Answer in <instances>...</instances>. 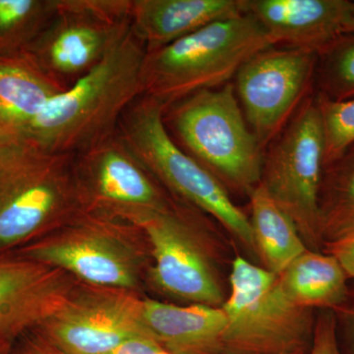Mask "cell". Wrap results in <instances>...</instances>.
Listing matches in <instances>:
<instances>
[{
    "label": "cell",
    "instance_id": "cell-17",
    "mask_svg": "<svg viewBox=\"0 0 354 354\" xmlns=\"http://www.w3.org/2000/svg\"><path fill=\"white\" fill-rule=\"evenodd\" d=\"M143 315L151 335L169 354H225L227 317L221 307L145 299Z\"/></svg>",
    "mask_w": 354,
    "mask_h": 354
},
{
    "label": "cell",
    "instance_id": "cell-12",
    "mask_svg": "<svg viewBox=\"0 0 354 354\" xmlns=\"http://www.w3.org/2000/svg\"><path fill=\"white\" fill-rule=\"evenodd\" d=\"M79 190L87 188V198L95 206L115 215L129 212L160 211L171 206L118 133L75 155Z\"/></svg>",
    "mask_w": 354,
    "mask_h": 354
},
{
    "label": "cell",
    "instance_id": "cell-32",
    "mask_svg": "<svg viewBox=\"0 0 354 354\" xmlns=\"http://www.w3.org/2000/svg\"><path fill=\"white\" fill-rule=\"evenodd\" d=\"M290 354H308V351H299V353H295Z\"/></svg>",
    "mask_w": 354,
    "mask_h": 354
},
{
    "label": "cell",
    "instance_id": "cell-21",
    "mask_svg": "<svg viewBox=\"0 0 354 354\" xmlns=\"http://www.w3.org/2000/svg\"><path fill=\"white\" fill-rule=\"evenodd\" d=\"M319 223L324 245L354 234V144L324 167Z\"/></svg>",
    "mask_w": 354,
    "mask_h": 354
},
{
    "label": "cell",
    "instance_id": "cell-26",
    "mask_svg": "<svg viewBox=\"0 0 354 354\" xmlns=\"http://www.w3.org/2000/svg\"><path fill=\"white\" fill-rule=\"evenodd\" d=\"M337 337L341 354H354V290L339 308L335 310Z\"/></svg>",
    "mask_w": 354,
    "mask_h": 354
},
{
    "label": "cell",
    "instance_id": "cell-28",
    "mask_svg": "<svg viewBox=\"0 0 354 354\" xmlns=\"http://www.w3.org/2000/svg\"><path fill=\"white\" fill-rule=\"evenodd\" d=\"M106 354H169L152 335H140L122 342Z\"/></svg>",
    "mask_w": 354,
    "mask_h": 354
},
{
    "label": "cell",
    "instance_id": "cell-3",
    "mask_svg": "<svg viewBox=\"0 0 354 354\" xmlns=\"http://www.w3.org/2000/svg\"><path fill=\"white\" fill-rule=\"evenodd\" d=\"M164 121L177 145L227 190L249 197L259 185L265 151L247 123L232 81L171 104Z\"/></svg>",
    "mask_w": 354,
    "mask_h": 354
},
{
    "label": "cell",
    "instance_id": "cell-18",
    "mask_svg": "<svg viewBox=\"0 0 354 354\" xmlns=\"http://www.w3.org/2000/svg\"><path fill=\"white\" fill-rule=\"evenodd\" d=\"M67 88L29 55L0 60V139L19 136L46 104Z\"/></svg>",
    "mask_w": 354,
    "mask_h": 354
},
{
    "label": "cell",
    "instance_id": "cell-22",
    "mask_svg": "<svg viewBox=\"0 0 354 354\" xmlns=\"http://www.w3.org/2000/svg\"><path fill=\"white\" fill-rule=\"evenodd\" d=\"M314 95L335 102L354 99V34L339 35L317 53Z\"/></svg>",
    "mask_w": 354,
    "mask_h": 354
},
{
    "label": "cell",
    "instance_id": "cell-6",
    "mask_svg": "<svg viewBox=\"0 0 354 354\" xmlns=\"http://www.w3.org/2000/svg\"><path fill=\"white\" fill-rule=\"evenodd\" d=\"M225 354H290L309 351L315 329L313 309L290 301L278 274L237 256L230 272Z\"/></svg>",
    "mask_w": 354,
    "mask_h": 354
},
{
    "label": "cell",
    "instance_id": "cell-14",
    "mask_svg": "<svg viewBox=\"0 0 354 354\" xmlns=\"http://www.w3.org/2000/svg\"><path fill=\"white\" fill-rule=\"evenodd\" d=\"M71 295L64 271L17 258H0V341L39 326Z\"/></svg>",
    "mask_w": 354,
    "mask_h": 354
},
{
    "label": "cell",
    "instance_id": "cell-9",
    "mask_svg": "<svg viewBox=\"0 0 354 354\" xmlns=\"http://www.w3.org/2000/svg\"><path fill=\"white\" fill-rule=\"evenodd\" d=\"M316 62L312 51L274 46L258 51L235 74L237 100L264 151L313 94Z\"/></svg>",
    "mask_w": 354,
    "mask_h": 354
},
{
    "label": "cell",
    "instance_id": "cell-16",
    "mask_svg": "<svg viewBox=\"0 0 354 354\" xmlns=\"http://www.w3.org/2000/svg\"><path fill=\"white\" fill-rule=\"evenodd\" d=\"M244 13L245 0H132V30L151 51Z\"/></svg>",
    "mask_w": 354,
    "mask_h": 354
},
{
    "label": "cell",
    "instance_id": "cell-1",
    "mask_svg": "<svg viewBox=\"0 0 354 354\" xmlns=\"http://www.w3.org/2000/svg\"><path fill=\"white\" fill-rule=\"evenodd\" d=\"M146 53L131 29L102 62L51 99L16 138L50 152L77 155L113 136L142 95Z\"/></svg>",
    "mask_w": 354,
    "mask_h": 354
},
{
    "label": "cell",
    "instance_id": "cell-19",
    "mask_svg": "<svg viewBox=\"0 0 354 354\" xmlns=\"http://www.w3.org/2000/svg\"><path fill=\"white\" fill-rule=\"evenodd\" d=\"M279 285L292 304L308 309L339 308L348 299V276L334 256L306 250L278 274Z\"/></svg>",
    "mask_w": 354,
    "mask_h": 354
},
{
    "label": "cell",
    "instance_id": "cell-4",
    "mask_svg": "<svg viewBox=\"0 0 354 354\" xmlns=\"http://www.w3.org/2000/svg\"><path fill=\"white\" fill-rule=\"evenodd\" d=\"M82 203L75 155L23 139L0 141V250L73 215Z\"/></svg>",
    "mask_w": 354,
    "mask_h": 354
},
{
    "label": "cell",
    "instance_id": "cell-5",
    "mask_svg": "<svg viewBox=\"0 0 354 354\" xmlns=\"http://www.w3.org/2000/svg\"><path fill=\"white\" fill-rule=\"evenodd\" d=\"M164 113L162 104L140 97L121 118L118 134L152 176L191 206L213 216L255 254L249 216L216 176L177 145L165 127Z\"/></svg>",
    "mask_w": 354,
    "mask_h": 354
},
{
    "label": "cell",
    "instance_id": "cell-15",
    "mask_svg": "<svg viewBox=\"0 0 354 354\" xmlns=\"http://www.w3.org/2000/svg\"><path fill=\"white\" fill-rule=\"evenodd\" d=\"M348 0H245L276 46L318 53L342 34Z\"/></svg>",
    "mask_w": 354,
    "mask_h": 354
},
{
    "label": "cell",
    "instance_id": "cell-10",
    "mask_svg": "<svg viewBox=\"0 0 354 354\" xmlns=\"http://www.w3.org/2000/svg\"><path fill=\"white\" fill-rule=\"evenodd\" d=\"M121 216L142 228L150 241L155 261L152 276L160 290L193 304L223 306L227 298L211 256L176 206Z\"/></svg>",
    "mask_w": 354,
    "mask_h": 354
},
{
    "label": "cell",
    "instance_id": "cell-7",
    "mask_svg": "<svg viewBox=\"0 0 354 354\" xmlns=\"http://www.w3.org/2000/svg\"><path fill=\"white\" fill-rule=\"evenodd\" d=\"M324 158L325 136L313 93L266 148L260 184L295 223L307 248L318 252L324 247L319 223Z\"/></svg>",
    "mask_w": 354,
    "mask_h": 354
},
{
    "label": "cell",
    "instance_id": "cell-31",
    "mask_svg": "<svg viewBox=\"0 0 354 354\" xmlns=\"http://www.w3.org/2000/svg\"><path fill=\"white\" fill-rule=\"evenodd\" d=\"M11 342L9 341H0V354H10Z\"/></svg>",
    "mask_w": 354,
    "mask_h": 354
},
{
    "label": "cell",
    "instance_id": "cell-8",
    "mask_svg": "<svg viewBox=\"0 0 354 354\" xmlns=\"http://www.w3.org/2000/svg\"><path fill=\"white\" fill-rule=\"evenodd\" d=\"M57 6L27 55L69 87L131 31L132 0H57Z\"/></svg>",
    "mask_w": 354,
    "mask_h": 354
},
{
    "label": "cell",
    "instance_id": "cell-11",
    "mask_svg": "<svg viewBox=\"0 0 354 354\" xmlns=\"http://www.w3.org/2000/svg\"><path fill=\"white\" fill-rule=\"evenodd\" d=\"M39 327L44 342L65 354H106L128 339L151 335L143 300L118 288L71 293Z\"/></svg>",
    "mask_w": 354,
    "mask_h": 354
},
{
    "label": "cell",
    "instance_id": "cell-25",
    "mask_svg": "<svg viewBox=\"0 0 354 354\" xmlns=\"http://www.w3.org/2000/svg\"><path fill=\"white\" fill-rule=\"evenodd\" d=\"M308 354H341L337 337V320L333 310H321L316 316L315 329Z\"/></svg>",
    "mask_w": 354,
    "mask_h": 354
},
{
    "label": "cell",
    "instance_id": "cell-23",
    "mask_svg": "<svg viewBox=\"0 0 354 354\" xmlns=\"http://www.w3.org/2000/svg\"><path fill=\"white\" fill-rule=\"evenodd\" d=\"M57 0H0V48L32 43L57 13Z\"/></svg>",
    "mask_w": 354,
    "mask_h": 354
},
{
    "label": "cell",
    "instance_id": "cell-20",
    "mask_svg": "<svg viewBox=\"0 0 354 354\" xmlns=\"http://www.w3.org/2000/svg\"><path fill=\"white\" fill-rule=\"evenodd\" d=\"M251 230L256 256L263 268L274 274H281L292 261L305 251L297 225L267 191L259 184L249 195Z\"/></svg>",
    "mask_w": 354,
    "mask_h": 354
},
{
    "label": "cell",
    "instance_id": "cell-30",
    "mask_svg": "<svg viewBox=\"0 0 354 354\" xmlns=\"http://www.w3.org/2000/svg\"><path fill=\"white\" fill-rule=\"evenodd\" d=\"M346 32L354 34V2L351 1L342 24V34H346Z\"/></svg>",
    "mask_w": 354,
    "mask_h": 354
},
{
    "label": "cell",
    "instance_id": "cell-24",
    "mask_svg": "<svg viewBox=\"0 0 354 354\" xmlns=\"http://www.w3.org/2000/svg\"><path fill=\"white\" fill-rule=\"evenodd\" d=\"M315 99L325 136V167L354 144V99L335 102L317 95Z\"/></svg>",
    "mask_w": 354,
    "mask_h": 354
},
{
    "label": "cell",
    "instance_id": "cell-2",
    "mask_svg": "<svg viewBox=\"0 0 354 354\" xmlns=\"http://www.w3.org/2000/svg\"><path fill=\"white\" fill-rule=\"evenodd\" d=\"M276 46L249 13L212 23L174 43L147 51L142 97L165 109L199 91L232 82L258 51Z\"/></svg>",
    "mask_w": 354,
    "mask_h": 354
},
{
    "label": "cell",
    "instance_id": "cell-13",
    "mask_svg": "<svg viewBox=\"0 0 354 354\" xmlns=\"http://www.w3.org/2000/svg\"><path fill=\"white\" fill-rule=\"evenodd\" d=\"M118 241L104 223L84 221L78 227L27 247L22 258L71 272L92 285L132 290L138 283L136 259Z\"/></svg>",
    "mask_w": 354,
    "mask_h": 354
},
{
    "label": "cell",
    "instance_id": "cell-27",
    "mask_svg": "<svg viewBox=\"0 0 354 354\" xmlns=\"http://www.w3.org/2000/svg\"><path fill=\"white\" fill-rule=\"evenodd\" d=\"M323 252L334 256L348 278L354 279V234L325 244Z\"/></svg>",
    "mask_w": 354,
    "mask_h": 354
},
{
    "label": "cell",
    "instance_id": "cell-29",
    "mask_svg": "<svg viewBox=\"0 0 354 354\" xmlns=\"http://www.w3.org/2000/svg\"><path fill=\"white\" fill-rule=\"evenodd\" d=\"M27 354H65L62 351L53 348L48 342H43L39 344H34L31 348L28 351Z\"/></svg>",
    "mask_w": 354,
    "mask_h": 354
}]
</instances>
